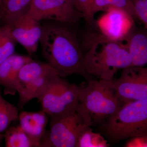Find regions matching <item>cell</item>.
<instances>
[{
	"label": "cell",
	"instance_id": "2",
	"mask_svg": "<svg viewBox=\"0 0 147 147\" xmlns=\"http://www.w3.org/2000/svg\"><path fill=\"white\" fill-rule=\"evenodd\" d=\"M80 45L85 71L98 79L113 80L119 69L131 66V57L124 42L90 31L84 34Z\"/></svg>",
	"mask_w": 147,
	"mask_h": 147
},
{
	"label": "cell",
	"instance_id": "10",
	"mask_svg": "<svg viewBox=\"0 0 147 147\" xmlns=\"http://www.w3.org/2000/svg\"><path fill=\"white\" fill-rule=\"evenodd\" d=\"M8 27L13 38L24 47L29 55L36 52L42 34L40 21L26 13Z\"/></svg>",
	"mask_w": 147,
	"mask_h": 147
},
{
	"label": "cell",
	"instance_id": "13",
	"mask_svg": "<svg viewBox=\"0 0 147 147\" xmlns=\"http://www.w3.org/2000/svg\"><path fill=\"white\" fill-rule=\"evenodd\" d=\"M131 59V66L147 65V31L134 28L125 41Z\"/></svg>",
	"mask_w": 147,
	"mask_h": 147
},
{
	"label": "cell",
	"instance_id": "21",
	"mask_svg": "<svg viewBox=\"0 0 147 147\" xmlns=\"http://www.w3.org/2000/svg\"><path fill=\"white\" fill-rule=\"evenodd\" d=\"M16 42L9 27H1L0 33V64L14 54Z\"/></svg>",
	"mask_w": 147,
	"mask_h": 147
},
{
	"label": "cell",
	"instance_id": "15",
	"mask_svg": "<svg viewBox=\"0 0 147 147\" xmlns=\"http://www.w3.org/2000/svg\"><path fill=\"white\" fill-rule=\"evenodd\" d=\"M53 70L55 69L47 62L32 59L25 64L21 67L18 74L17 93L19 96L33 81Z\"/></svg>",
	"mask_w": 147,
	"mask_h": 147
},
{
	"label": "cell",
	"instance_id": "12",
	"mask_svg": "<svg viewBox=\"0 0 147 147\" xmlns=\"http://www.w3.org/2000/svg\"><path fill=\"white\" fill-rule=\"evenodd\" d=\"M48 117L42 110L36 112L22 111L18 116L19 125L39 147L41 139L46 132Z\"/></svg>",
	"mask_w": 147,
	"mask_h": 147
},
{
	"label": "cell",
	"instance_id": "24",
	"mask_svg": "<svg viewBox=\"0 0 147 147\" xmlns=\"http://www.w3.org/2000/svg\"><path fill=\"white\" fill-rule=\"evenodd\" d=\"M4 139L3 134H0V144L2 142V139Z\"/></svg>",
	"mask_w": 147,
	"mask_h": 147
},
{
	"label": "cell",
	"instance_id": "20",
	"mask_svg": "<svg viewBox=\"0 0 147 147\" xmlns=\"http://www.w3.org/2000/svg\"><path fill=\"white\" fill-rule=\"evenodd\" d=\"M108 140L100 133H95L90 127L84 130L79 137L76 147L109 146Z\"/></svg>",
	"mask_w": 147,
	"mask_h": 147
},
{
	"label": "cell",
	"instance_id": "11",
	"mask_svg": "<svg viewBox=\"0 0 147 147\" xmlns=\"http://www.w3.org/2000/svg\"><path fill=\"white\" fill-rule=\"evenodd\" d=\"M32 60L27 56L13 54L0 64V85L4 87L5 94L14 95L17 92L19 71Z\"/></svg>",
	"mask_w": 147,
	"mask_h": 147
},
{
	"label": "cell",
	"instance_id": "4",
	"mask_svg": "<svg viewBox=\"0 0 147 147\" xmlns=\"http://www.w3.org/2000/svg\"><path fill=\"white\" fill-rule=\"evenodd\" d=\"M113 81L93 79L79 86V102L89 114L92 126L102 125L123 105Z\"/></svg>",
	"mask_w": 147,
	"mask_h": 147
},
{
	"label": "cell",
	"instance_id": "19",
	"mask_svg": "<svg viewBox=\"0 0 147 147\" xmlns=\"http://www.w3.org/2000/svg\"><path fill=\"white\" fill-rule=\"evenodd\" d=\"M18 109L4 99L0 94V134H3L11 123L18 119Z\"/></svg>",
	"mask_w": 147,
	"mask_h": 147
},
{
	"label": "cell",
	"instance_id": "18",
	"mask_svg": "<svg viewBox=\"0 0 147 147\" xmlns=\"http://www.w3.org/2000/svg\"><path fill=\"white\" fill-rule=\"evenodd\" d=\"M3 134L6 147H39L20 125L9 126Z\"/></svg>",
	"mask_w": 147,
	"mask_h": 147
},
{
	"label": "cell",
	"instance_id": "26",
	"mask_svg": "<svg viewBox=\"0 0 147 147\" xmlns=\"http://www.w3.org/2000/svg\"><path fill=\"white\" fill-rule=\"evenodd\" d=\"M1 27L0 26V33H1Z\"/></svg>",
	"mask_w": 147,
	"mask_h": 147
},
{
	"label": "cell",
	"instance_id": "25",
	"mask_svg": "<svg viewBox=\"0 0 147 147\" xmlns=\"http://www.w3.org/2000/svg\"><path fill=\"white\" fill-rule=\"evenodd\" d=\"M69 2V3H71V4L73 5L74 4V0H67Z\"/></svg>",
	"mask_w": 147,
	"mask_h": 147
},
{
	"label": "cell",
	"instance_id": "9",
	"mask_svg": "<svg viewBox=\"0 0 147 147\" xmlns=\"http://www.w3.org/2000/svg\"><path fill=\"white\" fill-rule=\"evenodd\" d=\"M96 22L100 33L109 39L125 42L135 28L132 16L122 9L111 8Z\"/></svg>",
	"mask_w": 147,
	"mask_h": 147
},
{
	"label": "cell",
	"instance_id": "17",
	"mask_svg": "<svg viewBox=\"0 0 147 147\" xmlns=\"http://www.w3.org/2000/svg\"><path fill=\"white\" fill-rule=\"evenodd\" d=\"M57 75H59L57 72L53 70L33 81L19 96V107L22 108L26 103L34 98L38 99L46 87Z\"/></svg>",
	"mask_w": 147,
	"mask_h": 147
},
{
	"label": "cell",
	"instance_id": "3",
	"mask_svg": "<svg viewBox=\"0 0 147 147\" xmlns=\"http://www.w3.org/2000/svg\"><path fill=\"white\" fill-rule=\"evenodd\" d=\"M108 142L147 137V98L127 102L98 127Z\"/></svg>",
	"mask_w": 147,
	"mask_h": 147
},
{
	"label": "cell",
	"instance_id": "8",
	"mask_svg": "<svg viewBox=\"0 0 147 147\" xmlns=\"http://www.w3.org/2000/svg\"><path fill=\"white\" fill-rule=\"evenodd\" d=\"M113 84L123 105L147 98V67L130 66L123 69Z\"/></svg>",
	"mask_w": 147,
	"mask_h": 147
},
{
	"label": "cell",
	"instance_id": "7",
	"mask_svg": "<svg viewBox=\"0 0 147 147\" xmlns=\"http://www.w3.org/2000/svg\"><path fill=\"white\" fill-rule=\"evenodd\" d=\"M27 13L39 21L47 19L70 26L84 18L67 0H32Z\"/></svg>",
	"mask_w": 147,
	"mask_h": 147
},
{
	"label": "cell",
	"instance_id": "23",
	"mask_svg": "<svg viewBox=\"0 0 147 147\" xmlns=\"http://www.w3.org/2000/svg\"><path fill=\"white\" fill-rule=\"evenodd\" d=\"M94 0H74V6L83 14L84 18L87 22L89 11Z\"/></svg>",
	"mask_w": 147,
	"mask_h": 147
},
{
	"label": "cell",
	"instance_id": "16",
	"mask_svg": "<svg viewBox=\"0 0 147 147\" xmlns=\"http://www.w3.org/2000/svg\"><path fill=\"white\" fill-rule=\"evenodd\" d=\"M122 9L129 13L134 21L139 20L134 5L129 0H94L89 11L86 23L90 26L96 24L95 14L100 11H106L109 9Z\"/></svg>",
	"mask_w": 147,
	"mask_h": 147
},
{
	"label": "cell",
	"instance_id": "22",
	"mask_svg": "<svg viewBox=\"0 0 147 147\" xmlns=\"http://www.w3.org/2000/svg\"><path fill=\"white\" fill-rule=\"evenodd\" d=\"M134 5L139 19L147 31V0H129Z\"/></svg>",
	"mask_w": 147,
	"mask_h": 147
},
{
	"label": "cell",
	"instance_id": "1",
	"mask_svg": "<svg viewBox=\"0 0 147 147\" xmlns=\"http://www.w3.org/2000/svg\"><path fill=\"white\" fill-rule=\"evenodd\" d=\"M69 26L56 22L42 26L39 42L42 56L61 77L76 74L89 81L93 78L84 69L80 43Z\"/></svg>",
	"mask_w": 147,
	"mask_h": 147
},
{
	"label": "cell",
	"instance_id": "6",
	"mask_svg": "<svg viewBox=\"0 0 147 147\" xmlns=\"http://www.w3.org/2000/svg\"><path fill=\"white\" fill-rule=\"evenodd\" d=\"M63 78L55 76L37 99L50 118L68 112L80 102L79 86Z\"/></svg>",
	"mask_w": 147,
	"mask_h": 147
},
{
	"label": "cell",
	"instance_id": "14",
	"mask_svg": "<svg viewBox=\"0 0 147 147\" xmlns=\"http://www.w3.org/2000/svg\"><path fill=\"white\" fill-rule=\"evenodd\" d=\"M32 0H0V26H9L30 9Z\"/></svg>",
	"mask_w": 147,
	"mask_h": 147
},
{
	"label": "cell",
	"instance_id": "5",
	"mask_svg": "<svg viewBox=\"0 0 147 147\" xmlns=\"http://www.w3.org/2000/svg\"><path fill=\"white\" fill-rule=\"evenodd\" d=\"M50 129L45 132L40 147H76L81 134L92 126L89 114L79 102L73 109L50 117Z\"/></svg>",
	"mask_w": 147,
	"mask_h": 147
}]
</instances>
